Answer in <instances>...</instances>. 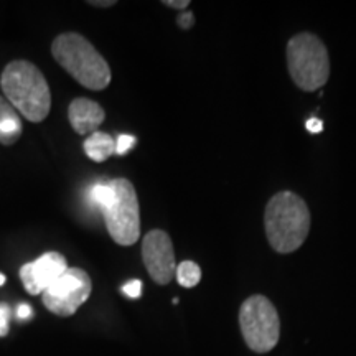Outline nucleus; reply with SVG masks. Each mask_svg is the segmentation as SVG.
Here are the masks:
<instances>
[{
	"label": "nucleus",
	"instance_id": "obj_1",
	"mask_svg": "<svg viewBox=\"0 0 356 356\" xmlns=\"http://www.w3.org/2000/svg\"><path fill=\"white\" fill-rule=\"evenodd\" d=\"M0 88L17 113L30 122H42L51 109V92L47 78L32 61H10L2 71Z\"/></svg>",
	"mask_w": 356,
	"mask_h": 356
},
{
	"label": "nucleus",
	"instance_id": "obj_2",
	"mask_svg": "<svg viewBox=\"0 0 356 356\" xmlns=\"http://www.w3.org/2000/svg\"><path fill=\"white\" fill-rule=\"evenodd\" d=\"M266 234L274 251L291 254L309 236L310 211L307 203L292 191H280L269 200L264 213Z\"/></svg>",
	"mask_w": 356,
	"mask_h": 356
},
{
	"label": "nucleus",
	"instance_id": "obj_3",
	"mask_svg": "<svg viewBox=\"0 0 356 356\" xmlns=\"http://www.w3.org/2000/svg\"><path fill=\"white\" fill-rule=\"evenodd\" d=\"M51 55L70 76L91 89L102 91L111 83V68L104 56L79 33H61L53 40Z\"/></svg>",
	"mask_w": 356,
	"mask_h": 356
},
{
	"label": "nucleus",
	"instance_id": "obj_4",
	"mask_svg": "<svg viewBox=\"0 0 356 356\" xmlns=\"http://www.w3.org/2000/svg\"><path fill=\"white\" fill-rule=\"evenodd\" d=\"M289 73L304 91H317L330 76V58L327 47L314 33H299L287 44Z\"/></svg>",
	"mask_w": 356,
	"mask_h": 356
},
{
	"label": "nucleus",
	"instance_id": "obj_5",
	"mask_svg": "<svg viewBox=\"0 0 356 356\" xmlns=\"http://www.w3.org/2000/svg\"><path fill=\"white\" fill-rule=\"evenodd\" d=\"M111 185L114 188L113 203L102 211L106 228L119 246H132L140 238L139 198L127 178H114Z\"/></svg>",
	"mask_w": 356,
	"mask_h": 356
},
{
	"label": "nucleus",
	"instance_id": "obj_6",
	"mask_svg": "<svg viewBox=\"0 0 356 356\" xmlns=\"http://www.w3.org/2000/svg\"><path fill=\"white\" fill-rule=\"evenodd\" d=\"M239 327L244 341L256 353H267L277 345L280 322L275 307L264 296H252L243 302Z\"/></svg>",
	"mask_w": 356,
	"mask_h": 356
},
{
	"label": "nucleus",
	"instance_id": "obj_7",
	"mask_svg": "<svg viewBox=\"0 0 356 356\" xmlns=\"http://www.w3.org/2000/svg\"><path fill=\"white\" fill-rule=\"evenodd\" d=\"M92 282L79 267H70L42 293L43 305L58 317H71L91 297Z\"/></svg>",
	"mask_w": 356,
	"mask_h": 356
},
{
	"label": "nucleus",
	"instance_id": "obj_8",
	"mask_svg": "<svg viewBox=\"0 0 356 356\" xmlns=\"http://www.w3.org/2000/svg\"><path fill=\"white\" fill-rule=\"evenodd\" d=\"M142 257L147 273L155 284L167 286L170 284L177 270L175 251L170 236L162 229H152L144 236L142 241Z\"/></svg>",
	"mask_w": 356,
	"mask_h": 356
},
{
	"label": "nucleus",
	"instance_id": "obj_9",
	"mask_svg": "<svg viewBox=\"0 0 356 356\" xmlns=\"http://www.w3.org/2000/svg\"><path fill=\"white\" fill-rule=\"evenodd\" d=\"M68 261L61 252H44L32 262L20 267V280L30 296L43 293L55 280L68 270Z\"/></svg>",
	"mask_w": 356,
	"mask_h": 356
},
{
	"label": "nucleus",
	"instance_id": "obj_10",
	"mask_svg": "<svg viewBox=\"0 0 356 356\" xmlns=\"http://www.w3.org/2000/svg\"><path fill=\"white\" fill-rule=\"evenodd\" d=\"M68 119L74 132L79 136H91L104 122L106 113L99 102L88 97H76L71 101L68 108Z\"/></svg>",
	"mask_w": 356,
	"mask_h": 356
},
{
	"label": "nucleus",
	"instance_id": "obj_11",
	"mask_svg": "<svg viewBox=\"0 0 356 356\" xmlns=\"http://www.w3.org/2000/svg\"><path fill=\"white\" fill-rule=\"evenodd\" d=\"M24 134V122L20 114L0 95V144L13 145Z\"/></svg>",
	"mask_w": 356,
	"mask_h": 356
},
{
	"label": "nucleus",
	"instance_id": "obj_12",
	"mask_svg": "<svg viewBox=\"0 0 356 356\" xmlns=\"http://www.w3.org/2000/svg\"><path fill=\"white\" fill-rule=\"evenodd\" d=\"M84 154L95 162H104L111 155L115 154V139L109 134L97 131L84 140Z\"/></svg>",
	"mask_w": 356,
	"mask_h": 356
},
{
	"label": "nucleus",
	"instance_id": "obj_13",
	"mask_svg": "<svg viewBox=\"0 0 356 356\" xmlns=\"http://www.w3.org/2000/svg\"><path fill=\"white\" fill-rule=\"evenodd\" d=\"M177 280L181 287L191 289L195 286H198L200 280H202V269L197 262L193 261H184L177 266L175 270Z\"/></svg>",
	"mask_w": 356,
	"mask_h": 356
},
{
	"label": "nucleus",
	"instance_id": "obj_14",
	"mask_svg": "<svg viewBox=\"0 0 356 356\" xmlns=\"http://www.w3.org/2000/svg\"><path fill=\"white\" fill-rule=\"evenodd\" d=\"M89 198H91V202L96 208L104 211L113 203L114 198V188L111 185V181H106V184L104 181H99V184L92 185L91 191H89Z\"/></svg>",
	"mask_w": 356,
	"mask_h": 356
},
{
	"label": "nucleus",
	"instance_id": "obj_15",
	"mask_svg": "<svg viewBox=\"0 0 356 356\" xmlns=\"http://www.w3.org/2000/svg\"><path fill=\"white\" fill-rule=\"evenodd\" d=\"M134 145H136V137L122 134V136H119L118 139H115V154L126 155Z\"/></svg>",
	"mask_w": 356,
	"mask_h": 356
},
{
	"label": "nucleus",
	"instance_id": "obj_16",
	"mask_svg": "<svg viewBox=\"0 0 356 356\" xmlns=\"http://www.w3.org/2000/svg\"><path fill=\"white\" fill-rule=\"evenodd\" d=\"M122 293L129 299H139L142 293V282L140 280H131V282L124 284L122 286Z\"/></svg>",
	"mask_w": 356,
	"mask_h": 356
},
{
	"label": "nucleus",
	"instance_id": "obj_17",
	"mask_svg": "<svg viewBox=\"0 0 356 356\" xmlns=\"http://www.w3.org/2000/svg\"><path fill=\"white\" fill-rule=\"evenodd\" d=\"M8 318H10V309L6 304H0V337L8 333Z\"/></svg>",
	"mask_w": 356,
	"mask_h": 356
},
{
	"label": "nucleus",
	"instance_id": "obj_18",
	"mask_svg": "<svg viewBox=\"0 0 356 356\" xmlns=\"http://www.w3.org/2000/svg\"><path fill=\"white\" fill-rule=\"evenodd\" d=\"M177 24H178V26H180V29L188 30V29H191V26L195 25V15L190 10L181 12L180 15H178Z\"/></svg>",
	"mask_w": 356,
	"mask_h": 356
},
{
	"label": "nucleus",
	"instance_id": "obj_19",
	"mask_svg": "<svg viewBox=\"0 0 356 356\" xmlns=\"http://www.w3.org/2000/svg\"><path fill=\"white\" fill-rule=\"evenodd\" d=\"M305 127H307V131L312 132V134H318V132L323 131V122L317 118H312V119H309V121H307Z\"/></svg>",
	"mask_w": 356,
	"mask_h": 356
},
{
	"label": "nucleus",
	"instance_id": "obj_20",
	"mask_svg": "<svg viewBox=\"0 0 356 356\" xmlns=\"http://www.w3.org/2000/svg\"><path fill=\"white\" fill-rule=\"evenodd\" d=\"M163 6L172 7V8H178V10H186V7H190L188 0H163Z\"/></svg>",
	"mask_w": 356,
	"mask_h": 356
},
{
	"label": "nucleus",
	"instance_id": "obj_21",
	"mask_svg": "<svg viewBox=\"0 0 356 356\" xmlns=\"http://www.w3.org/2000/svg\"><path fill=\"white\" fill-rule=\"evenodd\" d=\"M30 315H32V307H30L29 304L19 305V310H17V317H19L20 320H25V318H29Z\"/></svg>",
	"mask_w": 356,
	"mask_h": 356
},
{
	"label": "nucleus",
	"instance_id": "obj_22",
	"mask_svg": "<svg viewBox=\"0 0 356 356\" xmlns=\"http://www.w3.org/2000/svg\"><path fill=\"white\" fill-rule=\"evenodd\" d=\"M89 6L92 7H113L115 6V0H89Z\"/></svg>",
	"mask_w": 356,
	"mask_h": 356
},
{
	"label": "nucleus",
	"instance_id": "obj_23",
	"mask_svg": "<svg viewBox=\"0 0 356 356\" xmlns=\"http://www.w3.org/2000/svg\"><path fill=\"white\" fill-rule=\"evenodd\" d=\"M3 284H6V275L0 274V286H3Z\"/></svg>",
	"mask_w": 356,
	"mask_h": 356
}]
</instances>
